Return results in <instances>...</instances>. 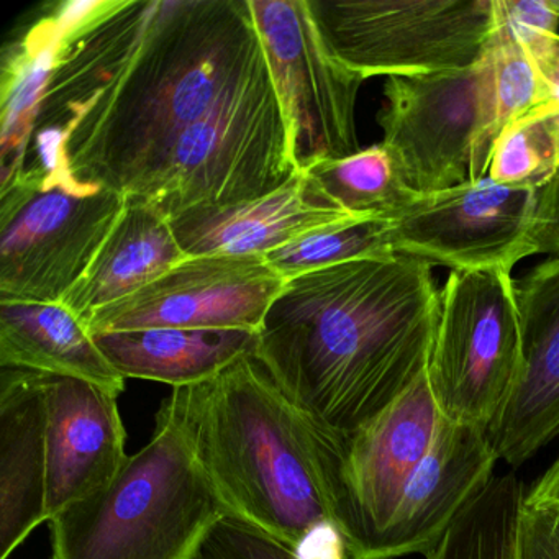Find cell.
I'll list each match as a JSON object with an SVG mask.
<instances>
[{
    "label": "cell",
    "mask_w": 559,
    "mask_h": 559,
    "mask_svg": "<svg viewBox=\"0 0 559 559\" xmlns=\"http://www.w3.org/2000/svg\"><path fill=\"white\" fill-rule=\"evenodd\" d=\"M297 171L286 114L264 58L179 136L139 198L171 218L199 205L263 198Z\"/></svg>",
    "instance_id": "obj_5"
},
{
    "label": "cell",
    "mask_w": 559,
    "mask_h": 559,
    "mask_svg": "<svg viewBox=\"0 0 559 559\" xmlns=\"http://www.w3.org/2000/svg\"><path fill=\"white\" fill-rule=\"evenodd\" d=\"M525 503L528 506L559 507V457L543 474L535 484L532 492L526 493Z\"/></svg>",
    "instance_id": "obj_33"
},
{
    "label": "cell",
    "mask_w": 559,
    "mask_h": 559,
    "mask_svg": "<svg viewBox=\"0 0 559 559\" xmlns=\"http://www.w3.org/2000/svg\"><path fill=\"white\" fill-rule=\"evenodd\" d=\"M444 417L427 374L365 427L345 437L309 424L317 479L349 559H369Z\"/></svg>",
    "instance_id": "obj_7"
},
{
    "label": "cell",
    "mask_w": 559,
    "mask_h": 559,
    "mask_svg": "<svg viewBox=\"0 0 559 559\" xmlns=\"http://www.w3.org/2000/svg\"><path fill=\"white\" fill-rule=\"evenodd\" d=\"M431 266L394 253L286 281L254 356L310 424L355 433L427 372L441 296Z\"/></svg>",
    "instance_id": "obj_2"
},
{
    "label": "cell",
    "mask_w": 559,
    "mask_h": 559,
    "mask_svg": "<svg viewBox=\"0 0 559 559\" xmlns=\"http://www.w3.org/2000/svg\"><path fill=\"white\" fill-rule=\"evenodd\" d=\"M263 254L188 257L168 273L90 317L93 335L146 329L260 332L286 284Z\"/></svg>",
    "instance_id": "obj_13"
},
{
    "label": "cell",
    "mask_w": 559,
    "mask_h": 559,
    "mask_svg": "<svg viewBox=\"0 0 559 559\" xmlns=\"http://www.w3.org/2000/svg\"><path fill=\"white\" fill-rule=\"evenodd\" d=\"M507 24L523 38L532 34H559V17L548 0H497Z\"/></svg>",
    "instance_id": "obj_31"
},
{
    "label": "cell",
    "mask_w": 559,
    "mask_h": 559,
    "mask_svg": "<svg viewBox=\"0 0 559 559\" xmlns=\"http://www.w3.org/2000/svg\"><path fill=\"white\" fill-rule=\"evenodd\" d=\"M345 552L325 559H345ZM199 559H313L290 548L286 543L225 516L209 535ZM322 559V558H316Z\"/></svg>",
    "instance_id": "obj_29"
},
{
    "label": "cell",
    "mask_w": 559,
    "mask_h": 559,
    "mask_svg": "<svg viewBox=\"0 0 559 559\" xmlns=\"http://www.w3.org/2000/svg\"><path fill=\"white\" fill-rule=\"evenodd\" d=\"M41 372L0 369V559L48 523Z\"/></svg>",
    "instance_id": "obj_18"
},
{
    "label": "cell",
    "mask_w": 559,
    "mask_h": 559,
    "mask_svg": "<svg viewBox=\"0 0 559 559\" xmlns=\"http://www.w3.org/2000/svg\"><path fill=\"white\" fill-rule=\"evenodd\" d=\"M556 178H558V181H559V169H558V175H556Z\"/></svg>",
    "instance_id": "obj_35"
},
{
    "label": "cell",
    "mask_w": 559,
    "mask_h": 559,
    "mask_svg": "<svg viewBox=\"0 0 559 559\" xmlns=\"http://www.w3.org/2000/svg\"><path fill=\"white\" fill-rule=\"evenodd\" d=\"M122 378L199 384L241 356L254 355L258 333L247 330L146 329L93 335Z\"/></svg>",
    "instance_id": "obj_21"
},
{
    "label": "cell",
    "mask_w": 559,
    "mask_h": 559,
    "mask_svg": "<svg viewBox=\"0 0 559 559\" xmlns=\"http://www.w3.org/2000/svg\"><path fill=\"white\" fill-rule=\"evenodd\" d=\"M186 258L169 217L146 199L129 195L93 263L61 304L86 323L97 310L132 296Z\"/></svg>",
    "instance_id": "obj_19"
},
{
    "label": "cell",
    "mask_w": 559,
    "mask_h": 559,
    "mask_svg": "<svg viewBox=\"0 0 559 559\" xmlns=\"http://www.w3.org/2000/svg\"><path fill=\"white\" fill-rule=\"evenodd\" d=\"M225 516L188 433L162 405L148 444L48 522L50 559H199Z\"/></svg>",
    "instance_id": "obj_4"
},
{
    "label": "cell",
    "mask_w": 559,
    "mask_h": 559,
    "mask_svg": "<svg viewBox=\"0 0 559 559\" xmlns=\"http://www.w3.org/2000/svg\"><path fill=\"white\" fill-rule=\"evenodd\" d=\"M516 559H559V507L523 502L516 526Z\"/></svg>",
    "instance_id": "obj_30"
},
{
    "label": "cell",
    "mask_w": 559,
    "mask_h": 559,
    "mask_svg": "<svg viewBox=\"0 0 559 559\" xmlns=\"http://www.w3.org/2000/svg\"><path fill=\"white\" fill-rule=\"evenodd\" d=\"M397 253L392 243L391 222L346 218L310 231L266 254L267 263L286 280L356 260H374Z\"/></svg>",
    "instance_id": "obj_25"
},
{
    "label": "cell",
    "mask_w": 559,
    "mask_h": 559,
    "mask_svg": "<svg viewBox=\"0 0 559 559\" xmlns=\"http://www.w3.org/2000/svg\"><path fill=\"white\" fill-rule=\"evenodd\" d=\"M497 461L487 430L444 418L430 451L405 484L369 559L430 552L492 480Z\"/></svg>",
    "instance_id": "obj_16"
},
{
    "label": "cell",
    "mask_w": 559,
    "mask_h": 559,
    "mask_svg": "<svg viewBox=\"0 0 559 559\" xmlns=\"http://www.w3.org/2000/svg\"><path fill=\"white\" fill-rule=\"evenodd\" d=\"M559 169V104L533 107L506 127L497 140L489 176L502 185H542Z\"/></svg>",
    "instance_id": "obj_26"
},
{
    "label": "cell",
    "mask_w": 559,
    "mask_h": 559,
    "mask_svg": "<svg viewBox=\"0 0 559 559\" xmlns=\"http://www.w3.org/2000/svg\"><path fill=\"white\" fill-rule=\"evenodd\" d=\"M48 522L110 483L126 463L119 395L67 376L45 374Z\"/></svg>",
    "instance_id": "obj_15"
},
{
    "label": "cell",
    "mask_w": 559,
    "mask_h": 559,
    "mask_svg": "<svg viewBox=\"0 0 559 559\" xmlns=\"http://www.w3.org/2000/svg\"><path fill=\"white\" fill-rule=\"evenodd\" d=\"M520 366L522 326L510 271H451L425 372L441 415L489 430Z\"/></svg>",
    "instance_id": "obj_10"
},
{
    "label": "cell",
    "mask_w": 559,
    "mask_h": 559,
    "mask_svg": "<svg viewBox=\"0 0 559 559\" xmlns=\"http://www.w3.org/2000/svg\"><path fill=\"white\" fill-rule=\"evenodd\" d=\"M162 405L188 433L228 516L299 552L316 536H336L307 418L257 356H241L207 381L173 389Z\"/></svg>",
    "instance_id": "obj_3"
},
{
    "label": "cell",
    "mask_w": 559,
    "mask_h": 559,
    "mask_svg": "<svg viewBox=\"0 0 559 559\" xmlns=\"http://www.w3.org/2000/svg\"><path fill=\"white\" fill-rule=\"evenodd\" d=\"M263 61L248 0H119L63 45L41 110L80 185L139 198L179 136Z\"/></svg>",
    "instance_id": "obj_1"
},
{
    "label": "cell",
    "mask_w": 559,
    "mask_h": 559,
    "mask_svg": "<svg viewBox=\"0 0 559 559\" xmlns=\"http://www.w3.org/2000/svg\"><path fill=\"white\" fill-rule=\"evenodd\" d=\"M330 53L365 80L463 70L497 27L496 0H309Z\"/></svg>",
    "instance_id": "obj_9"
},
{
    "label": "cell",
    "mask_w": 559,
    "mask_h": 559,
    "mask_svg": "<svg viewBox=\"0 0 559 559\" xmlns=\"http://www.w3.org/2000/svg\"><path fill=\"white\" fill-rule=\"evenodd\" d=\"M522 326L519 378L487 435L519 467L559 435V254L515 281Z\"/></svg>",
    "instance_id": "obj_14"
},
{
    "label": "cell",
    "mask_w": 559,
    "mask_h": 559,
    "mask_svg": "<svg viewBox=\"0 0 559 559\" xmlns=\"http://www.w3.org/2000/svg\"><path fill=\"white\" fill-rule=\"evenodd\" d=\"M497 27L489 40L496 76V135L533 107L548 103L549 94L530 60L522 41L500 14L496 0Z\"/></svg>",
    "instance_id": "obj_27"
},
{
    "label": "cell",
    "mask_w": 559,
    "mask_h": 559,
    "mask_svg": "<svg viewBox=\"0 0 559 559\" xmlns=\"http://www.w3.org/2000/svg\"><path fill=\"white\" fill-rule=\"evenodd\" d=\"M397 253L453 270L512 271L523 258L559 254V181L502 185L489 176L420 195L391 222Z\"/></svg>",
    "instance_id": "obj_8"
},
{
    "label": "cell",
    "mask_w": 559,
    "mask_h": 559,
    "mask_svg": "<svg viewBox=\"0 0 559 559\" xmlns=\"http://www.w3.org/2000/svg\"><path fill=\"white\" fill-rule=\"evenodd\" d=\"M310 195L361 218L394 222L420 195L407 188L382 143L304 169Z\"/></svg>",
    "instance_id": "obj_23"
},
{
    "label": "cell",
    "mask_w": 559,
    "mask_h": 559,
    "mask_svg": "<svg viewBox=\"0 0 559 559\" xmlns=\"http://www.w3.org/2000/svg\"><path fill=\"white\" fill-rule=\"evenodd\" d=\"M525 490L513 473L493 476L454 520L427 559H516Z\"/></svg>",
    "instance_id": "obj_24"
},
{
    "label": "cell",
    "mask_w": 559,
    "mask_h": 559,
    "mask_svg": "<svg viewBox=\"0 0 559 559\" xmlns=\"http://www.w3.org/2000/svg\"><path fill=\"white\" fill-rule=\"evenodd\" d=\"M112 189H41L22 173L0 188V304H57L76 286L122 214Z\"/></svg>",
    "instance_id": "obj_11"
},
{
    "label": "cell",
    "mask_w": 559,
    "mask_h": 559,
    "mask_svg": "<svg viewBox=\"0 0 559 559\" xmlns=\"http://www.w3.org/2000/svg\"><path fill=\"white\" fill-rule=\"evenodd\" d=\"M548 2L549 8H551L552 11H555V14L559 17V0H548Z\"/></svg>",
    "instance_id": "obj_34"
},
{
    "label": "cell",
    "mask_w": 559,
    "mask_h": 559,
    "mask_svg": "<svg viewBox=\"0 0 559 559\" xmlns=\"http://www.w3.org/2000/svg\"><path fill=\"white\" fill-rule=\"evenodd\" d=\"M289 127L297 169L358 153L361 74L332 57L309 0H248Z\"/></svg>",
    "instance_id": "obj_12"
},
{
    "label": "cell",
    "mask_w": 559,
    "mask_h": 559,
    "mask_svg": "<svg viewBox=\"0 0 559 559\" xmlns=\"http://www.w3.org/2000/svg\"><path fill=\"white\" fill-rule=\"evenodd\" d=\"M353 217L342 209L317 202L310 195L306 173L297 171L286 185L263 198L238 204L199 205L169 221L188 257H266L310 231Z\"/></svg>",
    "instance_id": "obj_17"
},
{
    "label": "cell",
    "mask_w": 559,
    "mask_h": 559,
    "mask_svg": "<svg viewBox=\"0 0 559 559\" xmlns=\"http://www.w3.org/2000/svg\"><path fill=\"white\" fill-rule=\"evenodd\" d=\"M378 122L382 145L415 194L486 178L497 143L489 45L463 70L388 78Z\"/></svg>",
    "instance_id": "obj_6"
},
{
    "label": "cell",
    "mask_w": 559,
    "mask_h": 559,
    "mask_svg": "<svg viewBox=\"0 0 559 559\" xmlns=\"http://www.w3.org/2000/svg\"><path fill=\"white\" fill-rule=\"evenodd\" d=\"M519 40L545 83L549 100L559 104V34H532Z\"/></svg>",
    "instance_id": "obj_32"
},
{
    "label": "cell",
    "mask_w": 559,
    "mask_h": 559,
    "mask_svg": "<svg viewBox=\"0 0 559 559\" xmlns=\"http://www.w3.org/2000/svg\"><path fill=\"white\" fill-rule=\"evenodd\" d=\"M114 0H93V2H61V15H63V40L71 32L84 27L97 15L106 12ZM61 44V41H60ZM38 116V114H37ZM25 169L44 176L45 181H64L70 178L71 171L64 159L63 140L57 133L40 132L34 129L31 146H28Z\"/></svg>",
    "instance_id": "obj_28"
},
{
    "label": "cell",
    "mask_w": 559,
    "mask_h": 559,
    "mask_svg": "<svg viewBox=\"0 0 559 559\" xmlns=\"http://www.w3.org/2000/svg\"><path fill=\"white\" fill-rule=\"evenodd\" d=\"M27 369L93 382L112 394L126 389L86 323L67 306L0 304V369Z\"/></svg>",
    "instance_id": "obj_20"
},
{
    "label": "cell",
    "mask_w": 559,
    "mask_h": 559,
    "mask_svg": "<svg viewBox=\"0 0 559 559\" xmlns=\"http://www.w3.org/2000/svg\"><path fill=\"white\" fill-rule=\"evenodd\" d=\"M63 37L61 2L47 4L0 55V188L24 173L38 107Z\"/></svg>",
    "instance_id": "obj_22"
}]
</instances>
